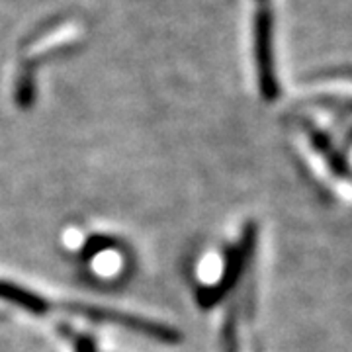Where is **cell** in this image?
I'll return each instance as SVG.
<instances>
[{
    "mask_svg": "<svg viewBox=\"0 0 352 352\" xmlns=\"http://www.w3.org/2000/svg\"><path fill=\"white\" fill-rule=\"evenodd\" d=\"M254 53L263 96L266 100H274L278 96V82L272 63V16L268 10L256 14L254 20Z\"/></svg>",
    "mask_w": 352,
    "mask_h": 352,
    "instance_id": "cell-1",
    "label": "cell"
},
{
    "mask_svg": "<svg viewBox=\"0 0 352 352\" xmlns=\"http://www.w3.org/2000/svg\"><path fill=\"white\" fill-rule=\"evenodd\" d=\"M67 309L82 315V317H88V319H94V321L120 323V325L131 329V331H139V333H143V335H149L153 339L170 340V342H175V340L180 339V333H176L175 329L163 327V325H159V323H153V321L141 319V317H133V315L118 314V311L100 309V307H90V305H67Z\"/></svg>",
    "mask_w": 352,
    "mask_h": 352,
    "instance_id": "cell-2",
    "label": "cell"
},
{
    "mask_svg": "<svg viewBox=\"0 0 352 352\" xmlns=\"http://www.w3.org/2000/svg\"><path fill=\"white\" fill-rule=\"evenodd\" d=\"M0 300L14 303L18 307H24L36 315L47 314V309H50V303L41 296L22 288V286H16L12 282H4V280H0Z\"/></svg>",
    "mask_w": 352,
    "mask_h": 352,
    "instance_id": "cell-3",
    "label": "cell"
}]
</instances>
